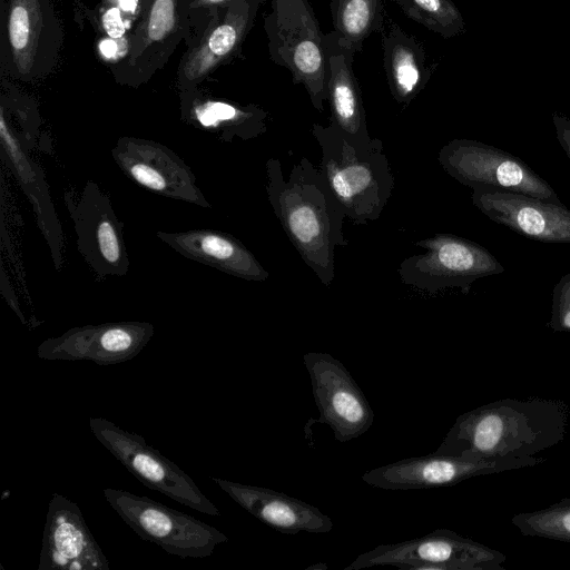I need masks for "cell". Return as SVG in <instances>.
<instances>
[{"label": "cell", "instance_id": "obj_16", "mask_svg": "<svg viewBox=\"0 0 570 570\" xmlns=\"http://www.w3.org/2000/svg\"><path fill=\"white\" fill-rule=\"evenodd\" d=\"M111 156L137 185L160 196L210 208L190 167L169 147L146 138L120 137Z\"/></svg>", "mask_w": 570, "mask_h": 570}, {"label": "cell", "instance_id": "obj_9", "mask_svg": "<svg viewBox=\"0 0 570 570\" xmlns=\"http://www.w3.org/2000/svg\"><path fill=\"white\" fill-rule=\"evenodd\" d=\"M442 168L472 189L491 188L562 204L554 189L518 156L481 141L454 138L439 151Z\"/></svg>", "mask_w": 570, "mask_h": 570}, {"label": "cell", "instance_id": "obj_27", "mask_svg": "<svg viewBox=\"0 0 570 570\" xmlns=\"http://www.w3.org/2000/svg\"><path fill=\"white\" fill-rule=\"evenodd\" d=\"M411 20L445 39L465 32L462 13L452 0H390Z\"/></svg>", "mask_w": 570, "mask_h": 570}, {"label": "cell", "instance_id": "obj_33", "mask_svg": "<svg viewBox=\"0 0 570 570\" xmlns=\"http://www.w3.org/2000/svg\"><path fill=\"white\" fill-rule=\"evenodd\" d=\"M313 569H315V570H325V569H327V566L325 563H323V562H318L317 564H313V566H309V567L306 568V570H313Z\"/></svg>", "mask_w": 570, "mask_h": 570}, {"label": "cell", "instance_id": "obj_25", "mask_svg": "<svg viewBox=\"0 0 570 570\" xmlns=\"http://www.w3.org/2000/svg\"><path fill=\"white\" fill-rule=\"evenodd\" d=\"M2 150L7 153L20 186L29 198L37 217V224L45 236L57 271L63 263V233L49 196L41 168L31 161L4 115L0 114Z\"/></svg>", "mask_w": 570, "mask_h": 570}, {"label": "cell", "instance_id": "obj_4", "mask_svg": "<svg viewBox=\"0 0 570 570\" xmlns=\"http://www.w3.org/2000/svg\"><path fill=\"white\" fill-rule=\"evenodd\" d=\"M264 31L272 61L289 71L293 83L304 86L313 107L322 112L327 101V49L308 0H272Z\"/></svg>", "mask_w": 570, "mask_h": 570}, {"label": "cell", "instance_id": "obj_15", "mask_svg": "<svg viewBox=\"0 0 570 570\" xmlns=\"http://www.w3.org/2000/svg\"><path fill=\"white\" fill-rule=\"evenodd\" d=\"M303 361L320 410L316 422L327 424L340 442L363 435L373 424L374 412L343 363L322 352H308Z\"/></svg>", "mask_w": 570, "mask_h": 570}, {"label": "cell", "instance_id": "obj_31", "mask_svg": "<svg viewBox=\"0 0 570 570\" xmlns=\"http://www.w3.org/2000/svg\"><path fill=\"white\" fill-rule=\"evenodd\" d=\"M146 0H102V6L120 11L134 24L138 21Z\"/></svg>", "mask_w": 570, "mask_h": 570}, {"label": "cell", "instance_id": "obj_3", "mask_svg": "<svg viewBox=\"0 0 570 570\" xmlns=\"http://www.w3.org/2000/svg\"><path fill=\"white\" fill-rule=\"evenodd\" d=\"M322 158L320 169L345 216L356 225L380 218L394 188V176L379 138L355 139L334 125L313 124Z\"/></svg>", "mask_w": 570, "mask_h": 570}, {"label": "cell", "instance_id": "obj_32", "mask_svg": "<svg viewBox=\"0 0 570 570\" xmlns=\"http://www.w3.org/2000/svg\"><path fill=\"white\" fill-rule=\"evenodd\" d=\"M552 122L556 129L557 139L570 160V119L564 115L554 112Z\"/></svg>", "mask_w": 570, "mask_h": 570}, {"label": "cell", "instance_id": "obj_6", "mask_svg": "<svg viewBox=\"0 0 570 570\" xmlns=\"http://www.w3.org/2000/svg\"><path fill=\"white\" fill-rule=\"evenodd\" d=\"M121 520L142 540L180 558H205L228 538L213 525L126 490H104Z\"/></svg>", "mask_w": 570, "mask_h": 570}, {"label": "cell", "instance_id": "obj_1", "mask_svg": "<svg viewBox=\"0 0 570 570\" xmlns=\"http://www.w3.org/2000/svg\"><path fill=\"white\" fill-rule=\"evenodd\" d=\"M569 405L554 399H502L459 415L435 453L463 459L537 456L560 444Z\"/></svg>", "mask_w": 570, "mask_h": 570}, {"label": "cell", "instance_id": "obj_23", "mask_svg": "<svg viewBox=\"0 0 570 570\" xmlns=\"http://www.w3.org/2000/svg\"><path fill=\"white\" fill-rule=\"evenodd\" d=\"M380 36L389 89L394 100L406 107L424 89L433 67L428 65L423 43L392 19H386Z\"/></svg>", "mask_w": 570, "mask_h": 570}, {"label": "cell", "instance_id": "obj_12", "mask_svg": "<svg viewBox=\"0 0 570 570\" xmlns=\"http://www.w3.org/2000/svg\"><path fill=\"white\" fill-rule=\"evenodd\" d=\"M65 205L73 223L77 248L100 278L125 276L129 257L124 224L117 217L109 196L88 180L79 195L65 191Z\"/></svg>", "mask_w": 570, "mask_h": 570}, {"label": "cell", "instance_id": "obj_24", "mask_svg": "<svg viewBox=\"0 0 570 570\" xmlns=\"http://www.w3.org/2000/svg\"><path fill=\"white\" fill-rule=\"evenodd\" d=\"M328 79L330 124L355 139H370L362 91L353 69L355 53L342 46L333 31L325 35Z\"/></svg>", "mask_w": 570, "mask_h": 570}, {"label": "cell", "instance_id": "obj_17", "mask_svg": "<svg viewBox=\"0 0 570 570\" xmlns=\"http://www.w3.org/2000/svg\"><path fill=\"white\" fill-rule=\"evenodd\" d=\"M155 333L151 323L112 322L77 326L37 347V356L48 361H92L99 365L118 364L134 358Z\"/></svg>", "mask_w": 570, "mask_h": 570}, {"label": "cell", "instance_id": "obj_14", "mask_svg": "<svg viewBox=\"0 0 570 570\" xmlns=\"http://www.w3.org/2000/svg\"><path fill=\"white\" fill-rule=\"evenodd\" d=\"M544 461L539 456L463 459L434 452L372 469L362 475V480L383 490L431 489L453 485L478 475L534 466Z\"/></svg>", "mask_w": 570, "mask_h": 570}, {"label": "cell", "instance_id": "obj_18", "mask_svg": "<svg viewBox=\"0 0 570 570\" xmlns=\"http://www.w3.org/2000/svg\"><path fill=\"white\" fill-rule=\"evenodd\" d=\"M38 570H110L78 504L58 493L49 501Z\"/></svg>", "mask_w": 570, "mask_h": 570}, {"label": "cell", "instance_id": "obj_10", "mask_svg": "<svg viewBox=\"0 0 570 570\" xmlns=\"http://www.w3.org/2000/svg\"><path fill=\"white\" fill-rule=\"evenodd\" d=\"M95 438L142 484L200 513L219 517L218 508L177 464L145 439L104 417H90Z\"/></svg>", "mask_w": 570, "mask_h": 570}, {"label": "cell", "instance_id": "obj_5", "mask_svg": "<svg viewBox=\"0 0 570 570\" xmlns=\"http://www.w3.org/2000/svg\"><path fill=\"white\" fill-rule=\"evenodd\" d=\"M0 18L1 76L23 82L50 76L65 40L52 0H0Z\"/></svg>", "mask_w": 570, "mask_h": 570}, {"label": "cell", "instance_id": "obj_29", "mask_svg": "<svg viewBox=\"0 0 570 570\" xmlns=\"http://www.w3.org/2000/svg\"><path fill=\"white\" fill-rule=\"evenodd\" d=\"M549 325L553 332L570 333V273L553 287Z\"/></svg>", "mask_w": 570, "mask_h": 570}, {"label": "cell", "instance_id": "obj_28", "mask_svg": "<svg viewBox=\"0 0 570 570\" xmlns=\"http://www.w3.org/2000/svg\"><path fill=\"white\" fill-rule=\"evenodd\" d=\"M512 524L525 537H539L570 543V499L532 512L517 513Z\"/></svg>", "mask_w": 570, "mask_h": 570}, {"label": "cell", "instance_id": "obj_21", "mask_svg": "<svg viewBox=\"0 0 570 570\" xmlns=\"http://www.w3.org/2000/svg\"><path fill=\"white\" fill-rule=\"evenodd\" d=\"M157 237L178 254L245 281L264 282L268 272L254 254L233 235L198 228L186 232H157Z\"/></svg>", "mask_w": 570, "mask_h": 570}, {"label": "cell", "instance_id": "obj_26", "mask_svg": "<svg viewBox=\"0 0 570 570\" xmlns=\"http://www.w3.org/2000/svg\"><path fill=\"white\" fill-rule=\"evenodd\" d=\"M330 10L337 41L354 53L362 51L368 37L383 31L387 19L383 0H331Z\"/></svg>", "mask_w": 570, "mask_h": 570}, {"label": "cell", "instance_id": "obj_30", "mask_svg": "<svg viewBox=\"0 0 570 570\" xmlns=\"http://www.w3.org/2000/svg\"><path fill=\"white\" fill-rule=\"evenodd\" d=\"M232 0H190L189 2V36L186 40L188 46L203 30L210 16L219 8Z\"/></svg>", "mask_w": 570, "mask_h": 570}, {"label": "cell", "instance_id": "obj_8", "mask_svg": "<svg viewBox=\"0 0 570 570\" xmlns=\"http://www.w3.org/2000/svg\"><path fill=\"white\" fill-rule=\"evenodd\" d=\"M424 253L405 258L399 275L405 285L428 293L460 287L468 293L479 278L504 272L482 245L453 234H435L415 244Z\"/></svg>", "mask_w": 570, "mask_h": 570}, {"label": "cell", "instance_id": "obj_20", "mask_svg": "<svg viewBox=\"0 0 570 570\" xmlns=\"http://www.w3.org/2000/svg\"><path fill=\"white\" fill-rule=\"evenodd\" d=\"M213 481L243 509L282 533H327L334 527L316 507L285 493L218 478Z\"/></svg>", "mask_w": 570, "mask_h": 570}, {"label": "cell", "instance_id": "obj_2", "mask_svg": "<svg viewBox=\"0 0 570 570\" xmlns=\"http://www.w3.org/2000/svg\"><path fill=\"white\" fill-rule=\"evenodd\" d=\"M267 196L304 263L325 286L335 277V249L346 245V217L318 166L302 158L284 178L278 159L266 161Z\"/></svg>", "mask_w": 570, "mask_h": 570}, {"label": "cell", "instance_id": "obj_19", "mask_svg": "<svg viewBox=\"0 0 570 570\" xmlns=\"http://www.w3.org/2000/svg\"><path fill=\"white\" fill-rule=\"evenodd\" d=\"M472 190V204L497 224L533 240L570 244V209L563 204L491 188Z\"/></svg>", "mask_w": 570, "mask_h": 570}, {"label": "cell", "instance_id": "obj_22", "mask_svg": "<svg viewBox=\"0 0 570 570\" xmlns=\"http://www.w3.org/2000/svg\"><path fill=\"white\" fill-rule=\"evenodd\" d=\"M178 98L184 122L223 141L253 139L267 129L266 111L254 104L240 105L217 99L204 95L199 89Z\"/></svg>", "mask_w": 570, "mask_h": 570}, {"label": "cell", "instance_id": "obj_11", "mask_svg": "<svg viewBox=\"0 0 570 570\" xmlns=\"http://www.w3.org/2000/svg\"><path fill=\"white\" fill-rule=\"evenodd\" d=\"M190 0H146L130 35L127 56L111 68L115 80L138 88L160 71L186 42Z\"/></svg>", "mask_w": 570, "mask_h": 570}, {"label": "cell", "instance_id": "obj_13", "mask_svg": "<svg viewBox=\"0 0 570 570\" xmlns=\"http://www.w3.org/2000/svg\"><path fill=\"white\" fill-rule=\"evenodd\" d=\"M264 0H232L215 11L180 59L176 86L178 97L198 89L212 73L242 52Z\"/></svg>", "mask_w": 570, "mask_h": 570}, {"label": "cell", "instance_id": "obj_7", "mask_svg": "<svg viewBox=\"0 0 570 570\" xmlns=\"http://www.w3.org/2000/svg\"><path fill=\"white\" fill-rule=\"evenodd\" d=\"M507 557L446 529L412 540L383 543L361 553L344 570L395 567L402 570H505Z\"/></svg>", "mask_w": 570, "mask_h": 570}]
</instances>
